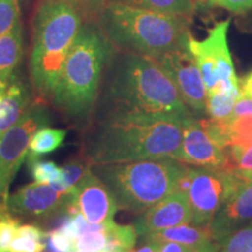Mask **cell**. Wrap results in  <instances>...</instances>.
<instances>
[{
    "instance_id": "39",
    "label": "cell",
    "mask_w": 252,
    "mask_h": 252,
    "mask_svg": "<svg viewBox=\"0 0 252 252\" xmlns=\"http://www.w3.org/2000/svg\"><path fill=\"white\" fill-rule=\"evenodd\" d=\"M128 252H159V247H158L157 242L153 241H145L143 247L138 249H132Z\"/></svg>"
},
{
    "instance_id": "32",
    "label": "cell",
    "mask_w": 252,
    "mask_h": 252,
    "mask_svg": "<svg viewBox=\"0 0 252 252\" xmlns=\"http://www.w3.org/2000/svg\"><path fill=\"white\" fill-rule=\"evenodd\" d=\"M206 7H219L235 14L252 11V0H207Z\"/></svg>"
},
{
    "instance_id": "27",
    "label": "cell",
    "mask_w": 252,
    "mask_h": 252,
    "mask_svg": "<svg viewBox=\"0 0 252 252\" xmlns=\"http://www.w3.org/2000/svg\"><path fill=\"white\" fill-rule=\"evenodd\" d=\"M19 225L20 220L12 215L7 207L0 208V252H9V245Z\"/></svg>"
},
{
    "instance_id": "19",
    "label": "cell",
    "mask_w": 252,
    "mask_h": 252,
    "mask_svg": "<svg viewBox=\"0 0 252 252\" xmlns=\"http://www.w3.org/2000/svg\"><path fill=\"white\" fill-rule=\"evenodd\" d=\"M109 2L175 15L188 20H190L196 11V6L193 0H110Z\"/></svg>"
},
{
    "instance_id": "31",
    "label": "cell",
    "mask_w": 252,
    "mask_h": 252,
    "mask_svg": "<svg viewBox=\"0 0 252 252\" xmlns=\"http://www.w3.org/2000/svg\"><path fill=\"white\" fill-rule=\"evenodd\" d=\"M47 245L50 252L75 251V239L61 229H54L47 232Z\"/></svg>"
},
{
    "instance_id": "22",
    "label": "cell",
    "mask_w": 252,
    "mask_h": 252,
    "mask_svg": "<svg viewBox=\"0 0 252 252\" xmlns=\"http://www.w3.org/2000/svg\"><path fill=\"white\" fill-rule=\"evenodd\" d=\"M241 97L239 88L228 91L208 93L207 115L209 116V118L216 119V121L231 117L235 104Z\"/></svg>"
},
{
    "instance_id": "20",
    "label": "cell",
    "mask_w": 252,
    "mask_h": 252,
    "mask_svg": "<svg viewBox=\"0 0 252 252\" xmlns=\"http://www.w3.org/2000/svg\"><path fill=\"white\" fill-rule=\"evenodd\" d=\"M67 131L61 128L42 127L32 135L28 146L27 161L39 159L43 154H48L58 150L63 144Z\"/></svg>"
},
{
    "instance_id": "42",
    "label": "cell",
    "mask_w": 252,
    "mask_h": 252,
    "mask_svg": "<svg viewBox=\"0 0 252 252\" xmlns=\"http://www.w3.org/2000/svg\"><path fill=\"white\" fill-rule=\"evenodd\" d=\"M2 93H4V91H0V94H1Z\"/></svg>"
},
{
    "instance_id": "38",
    "label": "cell",
    "mask_w": 252,
    "mask_h": 252,
    "mask_svg": "<svg viewBox=\"0 0 252 252\" xmlns=\"http://www.w3.org/2000/svg\"><path fill=\"white\" fill-rule=\"evenodd\" d=\"M239 90L242 97L252 98V70L242 80H239Z\"/></svg>"
},
{
    "instance_id": "2",
    "label": "cell",
    "mask_w": 252,
    "mask_h": 252,
    "mask_svg": "<svg viewBox=\"0 0 252 252\" xmlns=\"http://www.w3.org/2000/svg\"><path fill=\"white\" fill-rule=\"evenodd\" d=\"M109 98L116 111L180 121L193 116L160 63L134 53H127L118 62Z\"/></svg>"
},
{
    "instance_id": "11",
    "label": "cell",
    "mask_w": 252,
    "mask_h": 252,
    "mask_svg": "<svg viewBox=\"0 0 252 252\" xmlns=\"http://www.w3.org/2000/svg\"><path fill=\"white\" fill-rule=\"evenodd\" d=\"M68 193V214L80 213L93 224L111 222L119 209L115 195L91 168Z\"/></svg>"
},
{
    "instance_id": "15",
    "label": "cell",
    "mask_w": 252,
    "mask_h": 252,
    "mask_svg": "<svg viewBox=\"0 0 252 252\" xmlns=\"http://www.w3.org/2000/svg\"><path fill=\"white\" fill-rule=\"evenodd\" d=\"M252 222V180H245L230 195L210 223L220 243L230 234Z\"/></svg>"
},
{
    "instance_id": "33",
    "label": "cell",
    "mask_w": 252,
    "mask_h": 252,
    "mask_svg": "<svg viewBox=\"0 0 252 252\" xmlns=\"http://www.w3.org/2000/svg\"><path fill=\"white\" fill-rule=\"evenodd\" d=\"M45 249V242L17 235L14 236L13 241L9 245V252H43Z\"/></svg>"
},
{
    "instance_id": "36",
    "label": "cell",
    "mask_w": 252,
    "mask_h": 252,
    "mask_svg": "<svg viewBox=\"0 0 252 252\" xmlns=\"http://www.w3.org/2000/svg\"><path fill=\"white\" fill-rule=\"evenodd\" d=\"M15 235L34 238L36 239V241H41V242H45L47 239V232L45 230H42L40 226H36L34 224L19 225Z\"/></svg>"
},
{
    "instance_id": "17",
    "label": "cell",
    "mask_w": 252,
    "mask_h": 252,
    "mask_svg": "<svg viewBox=\"0 0 252 252\" xmlns=\"http://www.w3.org/2000/svg\"><path fill=\"white\" fill-rule=\"evenodd\" d=\"M32 104L26 83L15 74L0 94V139L24 116Z\"/></svg>"
},
{
    "instance_id": "26",
    "label": "cell",
    "mask_w": 252,
    "mask_h": 252,
    "mask_svg": "<svg viewBox=\"0 0 252 252\" xmlns=\"http://www.w3.org/2000/svg\"><path fill=\"white\" fill-rule=\"evenodd\" d=\"M27 163L35 182L50 185L60 181L61 179V168L55 162L35 159L27 161Z\"/></svg>"
},
{
    "instance_id": "41",
    "label": "cell",
    "mask_w": 252,
    "mask_h": 252,
    "mask_svg": "<svg viewBox=\"0 0 252 252\" xmlns=\"http://www.w3.org/2000/svg\"><path fill=\"white\" fill-rule=\"evenodd\" d=\"M71 252H83V251H77V250H75V251H71Z\"/></svg>"
},
{
    "instance_id": "18",
    "label": "cell",
    "mask_w": 252,
    "mask_h": 252,
    "mask_svg": "<svg viewBox=\"0 0 252 252\" xmlns=\"http://www.w3.org/2000/svg\"><path fill=\"white\" fill-rule=\"evenodd\" d=\"M24 53V31L21 21L0 36V91H4L15 75Z\"/></svg>"
},
{
    "instance_id": "24",
    "label": "cell",
    "mask_w": 252,
    "mask_h": 252,
    "mask_svg": "<svg viewBox=\"0 0 252 252\" xmlns=\"http://www.w3.org/2000/svg\"><path fill=\"white\" fill-rule=\"evenodd\" d=\"M91 168V165L83 160H74V161L68 162L61 168V179L60 181L50 184L58 191L65 193L71 187H74L78 181L83 178L84 174Z\"/></svg>"
},
{
    "instance_id": "10",
    "label": "cell",
    "mask_w": 252,
    "mask_h": 252,
    "mask_svg": "<svg viewBox=\"0 0 252 252\" xmlns=\"http://www.w3.org/2000/svg\"><path fill=\"white\" fill-rule=\"evenodd\" d=\"M156 60L171 77L187 108L198 115H207L208 93L188 46L171 50Z\"/></svg>"
},
{
    "instance_id": "4",
    "label": "cell",
    "mask_w": 252,
    "mask_h": 252,
    "mask_svg": "<svg viewBox=\"0 0 252 252\" xmlns=\"http://www.w3.org/2000/svg\"><path fill=\"white\" fill-rule=\"evenodd\" d=\"M96 24L113 46L153 59L184 48L190 33L188 19L116 2L104 7Z\"/></svg>"
},
{
    "instance_id": "9",
    "label": "cell",
    "mask_w": 252,
    "mask_h": 252,
    "mask_svg": "<svg viewBox=\"0 0 252 252\" xmlns=\"http://www.w3.org/2000/svg\"><path fill=\"white\" fill-rule=\"evenodd\" d=\"M245 179L225 168L194 167L187 191L191 210V224H210L225 201Z\"/></svg>"
},
{
    "instance_id": "16",
    "label": "cell",
    "mask_w": 252,
    "mask_h": 252,
    "mask_svg": "<svg viewBox=\"0 0 252 252\" xmlns=\"http://www.w3.org/2000/svg\"><path fill=\"white\" fill-rule=\"evenodd\" d=\"M143 237V242H175L189 247L202 248L210 252H217L220 243L217 241L210 224L195 225L191 223L181 224L168 228L160 231L146 234Z\"/></svg>"
},
{
    "instance_id": "14",
    "label": "cell",
    "mask_w": 252,
    "mask_h": 252,
    "mask_svg": "<svg viewBox=\"0 0 252 252\" xmlns=\"http://www.w3.org/2000/svg\"><path fill=\"white\" fill-rule=\"evenodd\" d=\"M139 215L133 224L138 236L191 223V210L187 194L179 190H174Z\"/></svg>"
},
{
    "instance_id": "12",
    "label": "cell",
    "mask_w": 252,
    "mask_h": 252,
    "mask_svg": "<svg viewBox=\"0 0 252 252\" xmlns=\"http://www.w3.org/2000/svg\"><path fill=\"white\" fill-rule=\"evenodd\" d=\"M68 191L62 193L52 185L34 181L15 193L9 194L6 207L19 220H46L62 216L68 214Z\"/></svg>"
},
{
    "instance_id": "13",
    "label": "cell",
    "mask_w": 252,
    "mask_h": 252,
    "mask_svg": "<svg viewBox=\"0 0 252 252\" xmlns=\"http://www.w3.org/2000/svg\"><path fill=\"white\" fill-rule=\"evenodd\" d=\"M176 160L201 168H225L226 153L209 132L202 121L190 116L182 128V141Z\"/></svg>"
},
{
    "instance_id": "34",
    "label": "cell",
    "mask_w": 252,
    "mask_h": 252,
    "mask_svg": "<svg viewBox=\"0 0 252 252\" xmlns=\"http://www.w3.org/2000/svg\"><path fill=\"white\" fill-rule=\"evenodd\" d=\"M231 172L241 175L245 180L248 179V176L252 174V145L242 153V156L239 157L237 162L232 167Z\"/></svg>"
},
{
    "instance_id": "3",
    "label": "cell",
    "mask_w": 252,
    "mask_h": 252,
    "mask_svg": "<svg viewBox=\"0 0 252 252\" xmlns=\"http://www.w3.org/2000/svg\"><path fill=\"white\" fill-rule=\"evenodd\" d=\"M112 52L113 45L98 25H82L50 98L55 108L72 119L89 116L98 97L103 69Z\"/></svg>"
},
{
    "instance_id": "25",
    "label": "cell",
    "mask_w": 252,
    "mask_h": 252,
    "mask_svg": "<svg viewBox=\"0 0 252 252\" xmlns=\"http://www.w3.org/2000/svg\"><path fill=\"white\" fill-rule=\"evenodd\" d=\"M217 252H252V222L223 239Z\"/></svg>"
},
{
    "instance_id": "29",
    "label": "cell",
    "mask_w": 252,
    "mask_h": 252,
    "mask_svg": "<svg viewBox=\"0 0 252 252\" xmlns=\"http://www.w3.org/2000/svg\"><path fill=\"white\" fill-rule=\"evenodd\" d=\"M20 20L18 0H0V36L13 28Z\"/></svg>"
},
{
    "instance_id": "7",
    "label": "cell",
    "mask_w": 252,
    "mask_h": 252,
    "mask_svg": "<svg viewBox=\"0 0 252 252\" xmlns=\"http://www.w3.org/2000/svg\"><path fill=\"white\" fill-rule=\"evenodd\" d=\"M229 26L230 19H226L210 28L203 40L194 39L191 33L188 35V50L200 69L207 93L239 88V80L229 49Z\"/></svg>"
},
{
    "instance_id": "6",
    "label": "cell",
    "mask_w": 252,
    "mask_h": 252,
    "mask_svg": "<svg viewBox=\"0 0 252 252\" xmlns=\"http://www.w3.org/2000/svg\"><path fill=\"white\" fill-rule=\"evenodd\" d=\"M188 165L174 158L93 165L91 169L115 195L121 209L143 214L176 190Z\"/></svg>"
},
{
    "instance_id": "8",
    "label": "cell",
    "mask_w": 252,
    "mask_h": 252,
    "mask_svg": "<svg viewBox=\"0 0 252 252\" xmlns=\"http://www.w3.org/2000/svg\"><path fill=\"white\" fill-rule=\"evenodd\" d=\"M50 115L45 104L34 102L0 139V204H6L9 186L27 158L32 135L47 127Z\"/></svg>"
},
{
    "instance_id": "40",
    "label": "cell",
    "mask_w": 252,
    "mask_h": 252,
    "mask_svg": "<svg viewBox=\"0 0 252 252\" xmlns=\"http://www.w3.org/2000/svg\"><path fill=\"white\" fill-rule=\"evenodd\" d=\"M195 6H200V7H206V4H207V0H193Z\"/></svg>"
},
{
    "instance_id": "5",
    "label": "cell",
    "mask_w": 252,
    "mask_h": 252,
    "mask_svg": "<svg viewBox=\"0 0 252 252\" xmlns=\"http://www.w3.org/2000/svg\"><path fill=\"white\" fill-rule=\"evenodd\" d=\"M83 19L63 0H41L33 20L31 80L42 98H52Z\"/></svg>"
},
{
    "instance_id": "28",
    "label": "cell",
    "mask_w": 252,
    "mask_h": 252,
    "mask_svg": "<svg viewBox=\"0 0 252 252\" xmlns=\"http://www.w3.org/2000/svg\"><path fill=\"white\" fill-rule=\"evenodd\" d=\"M76 9L83 23H97L100 13L110 0H63Z\"/></svg>"
},
{
    "instance_id": "30",
    "label": "cell",
    "mask_w": 252,
    "mask_h": 252,
    "mask_svg": "<svg viewBox=\"0 0 252 252\" xmlns=\"http://www.w3.org/2000/svg\"><path fill=\"white\" fill-rule=\"evenodd\" d=\"M106 228V226H105ZM108 243V236L105 229L100 231L88 232L80 236L75 241V250L83 252H99Z\"/></svg>"
},
{
    "instance_id": "21",
    "label": "cell",
    "mask_w": 252,
    "mask_h": 252,
    "mask_svg": "<svg viewBox=\"0 0 252 252\" xmlns=\"http://www.w3.org/2000/svg\"><path fill=\"white\" fill-rule=\"evenodd\" d=\"M108 243L99 252H128L137 242V230L134 225L117 224L115 220L106 223L105 228Z\"/></svg>"
},
{
    "instance_id": "23",
    "label": "cell",
    "mask_w": 252,
    "mask_h": 252,
    "mask_svg": "<svg viewBox=\"0 0 252 252\" xmlns=\"http://www.w3.org/2000/svg\"><path fill=\"white\" fill-rule=\"evenodd\" d=\"M252 145V115L228 118V147L248 150ZM226 147V149H228Z\"/></svg>"
},
{
    "instance_id": "1",
    "label": "cell",
    "mask_w": 252,
    "mask_h": 252,
    "mask_svg": "<svg viewBox=\"0 0 252 252\" xmlns=\"http://www.w3.org/2000/svg\"><path fill=\"white\" fill-rule=\"evenodd\" d=\"M185 121L111 110L88 141L86 159L91 166L176 159Z\"/></svg>"
},
{
    "instance_id": "37",
    "label": "cell",
    "mask_w": 252,
    "mask_h": 252,
    "mask_svg": "<svg viewBox=\"0 0 252 252\" xmlns=\"http://www.w3.org/2000/svg\"><path fill=\"white\" fill-rule=\"evenodd\" d=\"M242 115H252V98L241 97V98L236 102L231 116Z\"/></svg>"
},
{
    "instance_id": "35",
    "label": "cell",
    "mask_w": 252,
    "mask_h": 252,
    "mask_svg": "<svg viewBox=\"0 0 252 252\" xmlns=\"http://www.w3.org/2000/svg\"><path fill=\"white\" fill-rule=\"evenodd\" d=\"M159 252H210L202 248L189 247V245L175 243V242H157Z\"/></svg>"
}]
</instances>
